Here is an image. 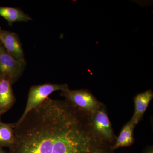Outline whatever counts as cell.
Returning a JSON list of instances; mask_svg holds the SVG:
<instances>
[{"label":"cell","mask_w":153,"mask_h":153,"mask_svg":"<svg viewBox=\"0 0 153 153\" xmlns=\"http://www.w3.org/2000/svg\"><path fill=\"white\" fill-rule=\"evenodd\" d=\"M89 114L66 100L48 97L14 123L9 153H113L94 131Z\"/></svg>","instance_id":"6da1fadb"},{"label":"cell","mask_w":153,"mask_h":153,"mask_svg":"<svg viewBox=\"0 0 153 153\" xmlns=\"http://www.w3.org/2000/svg\"><path fill=\"white\" fill-rule=\"evenodd\" d=\"M91 127L97 136L108 144H114L115 138L112 125L104 105L89 114Z\"/></svg>","instance_id":"7a4b0ae2"},{"label":"cell","mask_w":153,"mask_h":153,"mask_svg":"<svg viewBox=\"0 0 153 153\" xmlns=\"http://www.w3.org/2000/svg\"><path fill=\"white\" fill-rule=\"evenodd\" d=\"M61 95L76 108L90 114L102 104L89 91L85 89L71 90L68 88L61 91Z\"/></svg>","instance_id":"3957f363"},{"label":"cell","mask_w":153,"mask_h":153,"mask_svg":"<svg viewBox=\"0 0 153 153\" xmlns=\"http://www.w3.org/2000/svg\"><path fill=\"white\" fill-rule=\"evenodd\" d=\"M69 88L67 84L44 83L31 86L28 93L25 109L20 118L24 117L28 112L44 102L51 94L57 91L66 90Z\"/></svg>","instance_id":"277c9868"},{"label":"cell","mask_w":153,"mask_h":153,"mask_svg":"<svg viewBox=\"0 0 153 153\" xmlns=\"http://www.w3.org/2000/svg\"><path fill=\"white\" fill-rule=\"evenodd\" d=\"M26 65V60L18 61L11 57L0 43V78H7L14 84L22 76Z\"/></svg>","instance_id":"5b68a950"},{"label":"cell","mask_w":153,"mask_h":153,"mask_svg":"<svg viewBox=\"0 0 153 153\" xmlns=\"http://www.w3.org/2000/svg\"><path fill=\"white\" fill-rule=\"evenodd\" d=\"M0 43L15 60H26L22 42L17 33L1 29L0 32Z\"/></svg>","instance_id":"8992f818"},{"label":"cell","mask_w":153,"mask_h":153,"mask_svg":"<svg viewBox=\"0 0 153 153\" xmlns=\"http://www.w3.org/2000/svg\"><path fill=\"white\" fill-rule=\"evenodd\" d=\"M153 98V92L152 90H147L138 94L134 97V111L130 120L135 126L137 125L142 120Z\"/></svg>","instance_id":"52a82bcc"},{"label":"cell","mask_w":153,"mask_h":153,"mask_svg":"<svg viewBox=\"0 0 153 153\" xmlns=\"http://www.w3.org/2000/svg\"><path fill=\"white\" fill-rule=\"evenodd\" d=\"M12 85L9 79L0 78V113L2 115L11 109L16 102Z\"/></svg>","instance_id":"ba28073f"},{"label":"cell","mask_w":153,"mask_h":153,"mask_svg":"<svg viewBox=\"0 0 153 153\" xmlns=\"http://www.w3.org/2000/svg\"><path fill=\"white\" fill-rule=\"evenodd\" d=\"M135 126L130 120L123 126L120 134L112 145L113 151L119 148L131 146L134 142V131Z\"/></svg>","instance_id":"9c48e42d"},{"label":"cell","mask_w":153,"mask_h":153,"mask_svg":"<svg viewBox=\"0 0 153 153\" xmlns=\"http://www.w3.org/2000/svg\"><path fill=\"white\" fill-rule=\"evenodd\" d=\"M0 16L5 19L10 26L16 22H27L32 20L29 15L19 8L0 6Z\"/></svg>","instance_id":"30bf717a"},{"label":"cell","mask_w":153,"mask_h":153,"mask_svg":"<svg viewBox=\"0 0 153 153\" xmlns=\"http://www.w3.org/2000/svg\"><path fill=\"white\" fill-rule=\"evenodd\" d=\"M15 141L14 123L3 122L0 118V148L10 149Z\"/></svg>","instance_id":"8fae6325"},{"label":"cell","mask_w":153,"mask_h":153,"mask_svg":"<svg viewBox=\"0 0 153 153\" xmlns=\"http://www.w3.org/2000/svg\"><path fill=\"white\" fill-rule=\"evenodd\" d=\"M143 153H153V149L152 147H150L148 149L145 150Z\"/></svg>","instance_id":"7c38bea8"},{"label":"cell","mask_w":153,"mask_h":153,"mask_svg":"<svg viewBox=\"0 0 153 153\" xmlns=\"http://www.w3.org/2000/svg\"><path fill=\"white\" fill-rule=\"evenodd\" d=\"M0 153H6L4 151L3 149V148H0Z\"/></svg>","instance_id":"4fadbf2b"},{"label":"cell","mask_w":153,"mask_h":153,"mask_svg":"<svg viewBox=\"0 0 153 153\" xmlns=\"http://www.w3.org/2000/svg\"><path fill=\"white\" fill-rule=\"evenodd\" d=\"M2 115L0 113V118H1V116Z\"/></svg>","instance_id":"5bb4252c"},{"label":"cell","mask_w":153,"mask_h":153,"mask_svg":"<svg viewBox=\"0 0 153 153\" xmlns=\"http://www.w3.org/2000/svg\"><path fill=\"white\" fill-rule=\"evenodd\" d=\"M1 27H0V32H1Z\"/></svg>","instance_id":"9a60e30c"}]
</instances>
